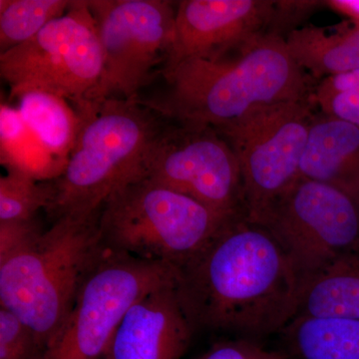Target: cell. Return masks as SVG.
<instances>
[{
  "instance_id": "cell-13",
  "label": "cell",
  "mask_w": 359,
  "mask_h": 359,
  "mask_svg": "<svg viewBox=\"0 0 359 359\" xmlns=\"http://www.w3.org/2000/svg\"><path fill=\"white\" fill-rule=\"evenodd\" d=\"M195 334L176 283L135 302L116 330L105 359H181Z\"/></svg>"
},
{
  "instance_id": "cell-17",
  "label": "cell",
  "mask_w": 359,
  "mask_h": 359,
  "mask_svg": "<svg viewBox=\"0 0 359 359\" xmlns=\"http://www.w3.org/2000/svg\"><path fill=\"white\" fill-rule=\"evenodd\" d=\"M359 320V252L311 276L304 283L297 316Z\"/></svg>"
},
{
  "instance_id": "cell-9",
  "label": "cell",
  "mask_w": 359,
  "mask_h": 359,
  "mask_svg": "<svg viewBox=\"0 0 359 359\" xmlns=\"http://www.w3.org/2000/svg\"><path fill=\"white\" fill-rule=\"evenodd\" d=\"M103 53L100 83L91 103L138 99L166 63L176 9L166 0H88ZM163 69V68H162Z\"/></svg>"
},
{
  "instance_id": "cell-3",
  "label": "cell",
  "mask_w": 359,
  "mask_h": 359,
  "mask_svg": "<svg viewBox=\"0 0 359 359\" xmlns=\"http://www.w3.org/2000/svg\"><path fill=\"white\" fill-rule=\"evenodd\" d=\"M76 112L74 148L65 173L50 182L45 212L52 222L95 215L113 193L144 178L149 155L165 128L164 117L140 98L105 99Z\"/></svg>"
},
{
  "instance_id": "cell-2",
  "label": "cell",
  "mask_w": 359,
  "mask_h": 359,
  "mask_svg": "<svg viewBox=\"0 0 359 359\" xmlns=\"http://www.w3.org/2000/svg\"><path fill=\"white\" fill-rule=\"evenodd\" d=\"M162 76L166 91L142 102L177 124L216 131L269 106L308 100L306 72L285 37L269 32L219 60L192 59Z\"/></svg>"
},
{
  "instance_id": "cell-26",
  "label": "cell",
  "mask_w": 359,
  "mask_h": 359,
  "mask_svg": "<svg viewBox=\"0 0 359 359\" xmlns=\"http://www.w3.org/2000/svg\"><path fill=\"white\" fill-rule=\"evenodd\" d=\"M316 91L358 92L359 93V69L325 78L318 85Z\"/></svg>"
},
{
  "instance_id": "cell-1",
  "label": "cell",
  "mask_w": 359,
  "mask_h": 359,
  "mask_svg": "<svg viewBox=\"0 0 359 359\" xmlns=\"http://www.w3.org/2000/svg\"><path fill=\"white\" fill-rule=\"evenodd\" d=\"M304 283L276 238L238 215L177 271L176 290L195 334L259 340L294 320Z\"/></svg>"
},
{
  "instance_id": "cell-10",
  "label": "cell",
  "mask_w": 359,
  "mask_h": 359,
  "mask_svg": "<svg viewBox=\"0 0 359 359\" xmlns=\"http://www.w3.org/2000/svg\"><path fill=\"white\" fill-rule=\"evenodd\" d=\"M314 116L308 100L269 106L219 130L242 172L245 218L257 223L299 178Z\"/></svg>"
},
{
  "instance_id": "cell-18",
  "label": "cell",
  "mask_w": 359,
  "mask_h": 359,
  "mask_svg": "<svg viewBox=\"0 0 359 359\" xmlns=\"http://www.w3.org/2000/svg\"><path fill=\"white\" fill-rule=\"evenodd\" d=\"M14 98L28 128L52 157L67 166L80 127L74 107L62 97L40 90H28Z\"/></svg>"
},
{
  "instance_id": "cell-16",
  "label": "cell",
  "mask_w": 359,
  "mask_h": 359,
  "mask_svg": "<svg viewBox=\"0 0 359 359\" xmlns=\"http://www.w3.org/2000/svg\"><path fill=\"white\" fill-rule=\"evenodd\" d=\"M287 353L299 359H359V320L295 316L283 330Z\"/></svg>"
},
{
  "instance_id": "cell-27",
  "label": "cell",
  "mask_w": 359,
  "mask_h": 359,
  "mask_svg": "<svg viewBox=\"0 0 359 359\" xmlns=\"http://www.w3.org/2000/svg\"><path fill=\"white\" fill-rule=\"evenodd\" d=\"M325 6L348 18L353 27H359V0H327L325 1Z\"/></svg>"
},
{
  "instance_id": "cell-4",
  "label": "cell",
  "mask_w": 359,
  "mask_h": 359,
  "mask_svg": "<svg viewBox=\"0 0 359 359\" xmlns=\"http://www.w3.org/2000/svg\"><path fill=\"white\" fill-rule=\"evenodd\" d=\"M66 216L0 262V308L18 316L45 351L65 325L78 292L104 250L99 218Z\"/></svg>"
},
{
  "instance_id": "cell-5",
  "label": "cell",
  "mask_w": 359,
  "mask_h": 359,
  "mask_svg": "<svg viewBox=\"0 0 359 359\" xmlns=\"http://www.w3.org/2000/svg\"><path fill=\"white\" fill-rule=\"evenodd\" d=\"M233 217L142 178L108 198L101 210L99 228L104 247L162 262L178 271Z\"/></svg>"
},
{
  "instance_id": "cell-14",
  "label": "cell",
  "mask_w": 359,
  "mask_h": 359,
  "mask_svg": "<svg viewBox=\"0 0 359 359\" xmlns=\"http://www.w3.org/2000/svg\"><path fill=\"white\" fill-rule=\"evenodd\" d=\"M299 178L337 187L359 200V127L327 115L313 117Z\"/></svg>"
},
{
  "instance_id": "cell-6",
  "label": "cell",
  "mask_w": 359,
  "mask_h": 359,
  "mask_svg": "<svg viewBox=\"0 0 359 359\" xmlns=\"http://www.w3.org/2000/svg\"><path fill=\"white\" fill-rule=\"evenodd\" d=\"M103 53L88 0H73L60 18L25 43L0 53V75L15 97L28 90L49 92L80 110L100 83Z\"/></svg>"
},
{
  "instance_id": "cell-11",
  "label": "cell",
  "mask_w": 359,
  "mask_h": 359,
  "mask_svg": "<svg viewBox=\"0 0 359 359\" xmlns=\"http://www.w3.org/2000/svg\"><path fill=\"white\" fill-rule=\"evenodd\" d=\"M144 178L226 216L245 215L238 158L228 141L211 127L165 126L149 155Z\"/></svg>"
},
{
  "instance_id": "cell-20",
  "label": "cell",
  "mask_w": 359,
  "mask_h": 359,
  "mask_svg": "<svg viewBox=\"0 0 359 359\" xmlns=\"http://www.w3.org/2000/svg\"><path fill=\"white\" fill-rule=\"evenodd\" d=\"M70 0H0V53L25 43L69 9Z\"/></svg>"
},
{
  "instance_id": "cell-7",
  "label": "cell",
  "mask_w": 359,
  "mask_h": 359,
  "mask_svg": "<svg viewBox=\"0 0 359 359\" xmlns=\"http://www.w3.org/2000/svg\"><path fill=\"white\" fill-rule=\"evenodd\" d=\"M176 278L177 269L170 264L104 247L41 359H105L129 309L150 292L176 283Z\"/></svg>"
},
{
  "instance_id": "cell-8",
  "label": "cell",
  "mask_w": 359,
  "mask_h": 359,
  "mask_svg": "<svg viewBox=\"0 0 359 359\" xmlns=\"http://www.w3.org/2000/svg\"><path fill=\"white\" fill-rule=\"evenodd\" d=\"M256 224L280 243L304 282L359 252V200L320 182L297 179Z\"/></svg>"
},
{
  "instance_id": "cell-12",
  "label": "cell",
  "mask_w": 359,
  "mask_h": 359,
  "mask_svg": "<svg viewBox=\"0 0 359 359\" xmlns=\"http://www.w3.org/2000/svg\"><path fill=\"white\" fill-rule=\"evenodd\" d=\"M275 4L268 0L180 1L173 41L161 73L192 59L219 60L268 32Z\"/></svg>"
},
{
  "instance_id": "cell-24",
  "label": "cell",
  "mask_w": 359,
  "mask_h": 359,
  "mask_svg": "<svg viewBox=\"0 0 359 359\" xmlns=\"http://www.w3.org/2000/svg\"><path fill=\"white\" fill-rule=\"evenodd\" d=\"M39 219L0 222V262L26 247L43 233Z\"/></svg>"
},
{
  "instance_id": "cell-23",
  "label": "cell",
  "mask_w": 359,
  "mask_h": 359,
  "mask_svg": "<svg viewBox=\"0 0 359 359\" xmlns=\"http://www.w3.org/2000/svg\"><path fill=\"white\" fill-rule=\"evenodd\" d=\"M197 359H290V354L266 348L259 340L233 339L216 342Z\"/></svg>"
},
{
  "instance_id": "cell-22",
  "label": "cell",
  "mask_w": 359,
  "mask_h": 359,
  "mask_svg": "<svg viewBox=\"0 0 359 359\" xmlns=\"http://www.w3.org/2000/svg\"><path fill=\"white\" fill-rule=\"evenodd\" d=\"M34 332L13 313L0 308V359H41Z\"/></svg>"
},
{
  "instance_id": "cell-15",
  "label": "cell",
  "mask_w": 359,
  "mask_h": 359,
  "mask_svg": "<svg viewBox=\"0 0 359 359\" xmlns=\"http://www.w3.org/2000/svg\"><path fill=\"white\" fill-rule=\"evenodd\" d=\"M290 55L304 71L323 79L359 69V27L330 33L309 26L285 36Z\"/></svg>"
},
{
  "instance_id": "cell-21",
  "label": "cell",
  "mask_w": 359,
  "mask_h": 359,
  "mask_svg": "<svg viewBox=\"0 0 359 359\" xmlns=\"http://www.w3.org/2000/svg\"><path fill=\"white\" fill-rule=\"evenodd\" d=\"M50 182H39L18 172L7 171L0 178V222L36 219L51 200Z\"/></svg>"
},
{
  "instance_id": "cell-25",
  "label": "cell",
  "mask_w": 359,
  "mask_h": 359,
  "mask_svg": "<svg viewBox=\"0 0 359 359\" xmlns=\"http://www.w3.org/2000/svg\"><path fill=\"white\" fill-rule=\"evenodd\" d=\"M323 114L359 127L358 92H318L314 94Z\"/></svg>"
},
{
  "instance_id": "cell-19",
  "label": "cell",
  "mask_w": 359,
  "mask_h": 359,
  "mask_svg": "<svg viewBox=\"0 0 359 359\" xmlns=\"http://www.w3.org/2000/svg\"><path fill=\"white\" fill-rule=\"evenodd\" d=\"M0 162L7 171L39 182L55 181L66 169L28 128L18 108L4 102L0 106Z\"/></svg>"
}]
</instances>
